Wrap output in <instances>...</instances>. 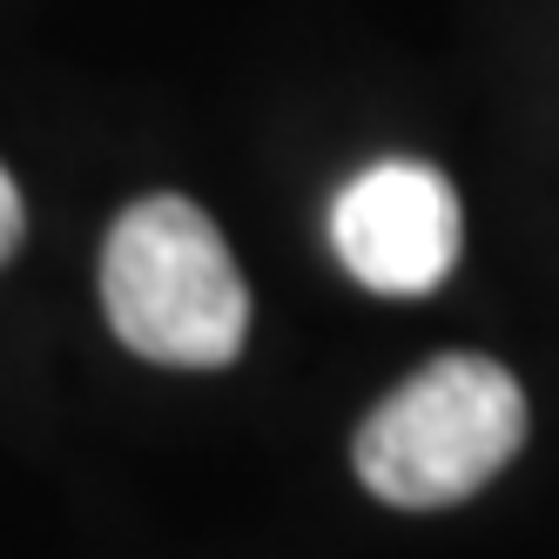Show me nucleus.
I'll use <instances>...</instances> for the list:
<instances>
[{
  "mask_svg": "<svg viewBox=\"0 0 559 559\" xmlns=\"http://www.w3.org/2000/svg\"><path fill=\"white\" fill-rule=\"evenodd\" d=\"M331 243L365 290L425 297L459 263V195L425 163H378L344 182L331 210Z\"/></svg>",
  "mask_w": 559,
  "mask_h": 559,
  "instance_id": "nucleus-3",
  "label": "nucleus"
},
{
  "mask_svg": "<svg viewBox=\"0 0 559 559\" xmlns=\"http://www.w3.org/2000/svg\"><path fill=\"white\" fill-rule=\"evenodd\" d=\"M102 304L135 357L216 371L243 350L250 290L216 223L189 195H142L102 243Z\"/></svg>",
  "mask_w": 559,
  "mask_h": 559,
  "instance_id": "nucleus-1",
  "label": "nucleus"
},
{
  "mask_svg": "<svg viewBox=\"0 0 559 559\" xmlns=\"http://www.w3.org/2000/svg\"><path fill=\"white\" fill-rule=\"evenodd\" d=\"M21 229H27V216H21V189H14L8 169H0V263L21 250Z\"/></svg>",
  "mask_w": 559,
  "mask_h": 559,
  "instance_id": "nucleus-4",
  "label": "nucleus"
},
{
  "mask_svg": "<svg viewBox=\"0 0 559 559\" xmlns=\"http://www.w3.org/2000/svg\"><path fill=\"white\" fill-rule=\"evenodd\" d=\"M526 445V391L492 357H431L357 425V478L384 506H459Z\"/></svg>",
  "mask_w": 559,
  "mask_h": 559,
  "instance_id": "nucleus-2",
  "label": "nucleus"
}]
</instances>
